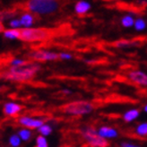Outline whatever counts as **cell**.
I'll return each instance as SVG.
<instances>
[{
  "label": "cell",
  "instance_id": "cell-1",
  "mask_svg": "<svg viewBox=\"0 0 147 147\" xmlns=\"http://www.w3.org/2000/svg\"><path fill=\"white\" fill-rule=\"evenodd\" d=\"M40 70V65L38 62L30 61L23 67H9L3 70L1 78L4 81L13 83H25L32 80Z\"/></svg>",
  "mask_w": 147,
  "mask_h": 147
},
{
  "label": "cell",
  "instance_id": "cell-2",
  "mask_svg": "<svg viewBox=\"0 0 147 147\" xmlns=\"http://www.w3.org/2000/svg\"><path fill=\"white\" fill-rule=\"evenodd\" d=\"M26 12L36 14H51L57 13L60 8L58 0H29L22 7Z\"/></svg>",
  "mask_w": 147,
  "mask_h": 147
},
{
  "label": "cell",
  "instance_id": "cell-3",
  "mask_svg": "<svg viewBox=\"0 0 147 147\" xmlns=\"http://www.w3.org/2000/svg\"><path fill=\"white\" fill-rule=\"evenodd\" d=\"M94 104L90 100H78L67 102L61 107V111L68 116L81 117L91 114L94 110Z\"/></svg>",
  "mask_w": 147,
  "mask_h": 147
},
{
  "label": "cell",
  "instance_id": "cell-4",
  "mask_svg": "<svg viewBox=\"0 0 147 147\" xmlns=\"http://www.w3.org/2000/svg\"><path fill=\"white\" fill-rule=\"evenodd\" d=\"M80 134L84 142L91 147H108L109 143L107 139L101 137L98 130L93 127L86 126L81 128Z\"/></svg>",
  "mask_w": 147,
  "mask_h": 147
},
{
  "label": "cell",
  "instance_id": "cell-5",
  "mask_svg": "<svg viewBox=\"0 0 147 147\" xmlns=\"http://www.w3.org/2000/svg\"><path fill=\"white\" fill-rule=\"evenodd\" d=\"M20 39L25 42H37L48 40L52 32L45 28H24L20 30Z\"/></svg>",
  "mask_w": 147,
  "mask_h": 147
},
{
  "label": "cell",
  "instance_id": "cell-6",
  "mask_svg": "<svg viewBox=\"0 0 147 147\" xmlns=\"http://www.w3.org/2000/svg\"><path fill=\"white\" fill-rule=\"evenodd\" d=\"M27 57L32 61L39 63V62L55 61L59 59V53H56L53 52V51H49L44 49H37L28 53Z\"/></svg>",
  "mask_w": 147,
  "mask_h": 147
},
{
  "label": "cell",
  "instance_id": "cell-7",
  "mask_svg": "<svg viewBox=\"0 0 147 147\" xmlns=\"http://www.w3.org/2000/svg\"><path fill=\"white\" fill-rule=\"evenodd\" d=\"M16 122L22 127H26L31 130H37L46 123L45 120L40 119V117H34L27 115L19 116L16 119Z\"/></svg>",
  "mask_w": 147,
  "mask_h": 147
},
{
  "label": "cell",
  "instance_id": "cell-8",
  "mask_svg": "<svg viewBox=\"0 0 147 147\" xmlns=\"http://www.w3.org/2000/svg\"><path fill=\"white\" fill-rule=\"evenodd\" d=\"M127 77L130 82L133 84L142 86L147 87V74L141 70H131L127 73Z\"/></svg>",
  "mask_w": 147,
  "mask_h": 147
},
{
  "label": "cell",
  "instance_id": "cell-9",
  "mask_svg": "<svg viewBox=\"0 0 147 147\" xmlns=\"http://www.w3.org/2000/svg\"><path fill=\"white\" fill-rule=\"evenodd\" d=\"M23 106L16 101H6L3 105V113L5 117H13L18 116L23 110Z\"/></svg>",
  "mask_w": 147,
  "mask_h": 147
},
{
  "label": "cell",
  "instance_id": "cell-10",
  "mask_svg": "<svg viewBox=\"0 0 147 147\" xmlns=\"http://www.w3.org/2000/svg\"><path fill=\"white\" fill-rule=\"evenodd\" d=\"M98 133L101 137H103L107 140H110V139H115L117 138L119 136V130L116 129L115 127H109V126H101L98 129Z\"/></svg>",
  "mask_w": 147,
  "mask_h": 147
},
{
  "label": "cell",
  "instance_id": "cell-11",
  "mask_svg": "<svg viewBox=\"0 0 147 147\" xmlns=\"http://www.w3.org/2000/svg\"><path fill=\"white\" fill-rule=\"evenodd\" d=\"M139 116H140V110L138 109H130L127 111H125L122 116V119L126 123H132L133 121L136 120Z\"/></svg>",
  "mask_w": 147,
  "mask_h": 147
},
{
  "label": "cell",
  "instance_id": "cell-12",
  "mask_svg": "<svg viewBox=\"0 0 147 147\" xmlns=\"http://www.w3.org/2000/svg\"><path fill=\"white\" fill-rule=\"evenodd\" d=\"M34 16L32 13L26 12L23 13L20 18L22 26H24V28H31V26L34 24Z\"/></svg>",
  "mask_w": 147,
  "mask_h": 147
},
{
  "label": "cell",
  "instance_id": "cell-13",
  "mask_svg": "<svg viewBox=\"0 0 147 147\" xmlns=\"http://www.w3.org/2000/svg\"><path fill=\"white\" fill-rule=\"evenodd\" d=\"M91 8V5L85 1H78L75 5L76 13L78 14H84Z\"/></svg>",
  "mask_w": 147,
  "mask_h": 147
},
{
  "label": "cell",
  "instance_id": "cell-14",
  "mask_svg": "<svg viewBox=\"0 0 147 147\" xmlns=\"http://www.w3.org/2000/svg\"><path fill=\"white\" fill-rule=\"evenodd\" d=\"M17 134L20 136L23 142H28L31 140L32 137V130L26 128V127H22L17 131Z\"/></svg>",
  "mask_w": 147,
  "mask_h": 147
},
{
  "label": "cell",
  "instance_id": "cell-15",
  "mask_svg": "<svg viewBox=\"0 0 147 147\" xmlns=\"http://www.w3.org/2000/svg\"><path fill=\"white\" fill-rule=\"evenodd\" d=\"M21 32L19 29H7L3 32V35L5 38L14 40V39H20Z\"/></svg>",
  "mask_w": 147,
  "mask_h": 147
},
{
  "label": "cell",
  "instance_id": "cell-16",
  "mask_svg": "<svg viewBox=\"0 0 147 147\" xmlns=\"http://www.w3.org/2000/svg\"><path fill=\"white\" fill-rule=\"evenodd\" d=\"M135 135L139 137H146L147 136V122H142L136 127Z\"/></svg>",
  "mask_w": 147,
  "mask_h": 147
},
{
  "label": "cell",
  "instance_id": "cell-17",
  "mask_svg": "<svg viewBox=\"0 0 147 147\" xmlns=\"http://www.w3.org/2000/svg\"><path fill=\"white\" fill-rule=\"evenodd\" d=\"M37 131H38L39 135L47 137V136H50L51 134H52L53 128H52V127H51L49 124L45 123L44 125H42V126L40 128L37 129Z\"/></svg>",
  "mask_w": 147,
  "mask_h": 147
},
{
  "label": "cell",
  "instance_id": "cell-18",
  "mask_svg": "<svg viewBox=\"0 0 147 147\" xmlns=\"http://www.w3.org/2000/svg\"><path fill=\"white\" fill-rule=\"evenodd\" d=\"M29 63H30V60L24 59V58L16 57V58H12V59L9 60V67H23V65H25Z\"/></svg>",
  "mask_w": 147,
  "mask_h": 147
},
{
  "label": "cell",
  "instance_id": "cell-19",
  "mask_svg": "<svg viewBox=\"0 0 147 147\" xmlns=\"http://www.w3.org/2000/svg\"><path fill=\"white\" fill-rule=\"evenodd\" d=\"M22 139L18 136V134H13L8 138V144L11 147H19L22 144Z\"/></svg>",
  "mask_w": 147,
  "mask_h": 147
},
{
  "label": "cell",
  "instance_id": "cell-20",
  "mask_svg": "<svg viewBox=\"0 0 147 147\" xmlns=\"http://www.w3.org/2000/svg\"><path fill=\"white\" fill-rule=\"evenodd\" d=\"M138 42H135L133 40H117L115 42V47L117 48H127V47H131V46H134L136 45Z\"/></svg>",
  "mask_w": 147,
  "mask_h": 147
},
{
  "label": "cell",
  "instance_id": "cell-21",
  "mask_svg": "<svg viewBox=\"0 0 147 147\" xmlns=\"http://www.w3.org/2000/svg\"><path fill=\"white\" fill-rule=\"evenodd\" d=\"M35 147H49L47 137L39 135L35 139Z\"/></svg>",
  "mask_w": 147,
  "mask_h": 147
},
{
  "label": "cell",
  "instance_id": "cell-22",
  "mask_svg": "<svg viewBox=\"0 0 147 147\" xmlns=\"http://www.w3.org/2000/svg\"><path fill=\"white\" fill-rule=\"evenodd\" d=\"M121 24L124 27L126 28H129L131 26H133L135 24V21L133 19V17L130 16H124L121 20Z\"/></svg>",
  "mask_w": 147,
  "mask_h": 147
},
{
  "label": "cell",
  "instance_id": "cell-23",
  "mask_svg": "<svg viewBox=\"0 0 147 147\" xmlns=\"http://www.w3.org/2000/svg\"><path fill=\"white\" fill-rule=\"evenodd\" d=\"M135 27L137 31H142L145 28L146 24H145V22L143 20V19H137L136 22H135Z\"/></svg>",
  "mask_w": 147,
  "mask_h": 147
},
{
  "label": "cell",
  "instance_id": "cell-24",
  "mask_svg": "<svg viewBox=\"0 0 147 147\" xmlns=\"http://www.w3.org/2000/svg\"><path fill=\"white\" fill-rule=\"evenodd\" d=\"M9 26L12 28V29H19L20 27H22V24H21V21L20 19H14V20H12L10 23H9Z\"/></svg>",
  "mask_w": 147,
  "mask_h": 147
},
{
  "label": "cell",
  "instance_id": "cell-25",
  "mask_svg": "<svg viewBox=\"0 0 147 147\" xmlns=\"http://www.w3.org/2000/svg\"><path fill=\"white\" fill-rule=\"evenodd\" d=\"M73 58V56L67 52H60L59 53V59L62 60H70Z\"/></svg>",
  "mask_w": 147,
  "mask_h": 147
},
{
  "label": "cell",
  "instance_id": "cell-26",
  "mask_svg": "<svg viewBox=\"0 0 147 147\" xmlns=\"http://www.w3.org/2000/svg\"><path fill=\"white\" fill-rule=\"evenodd\" d=\"M119 147H142L141 145L136 144L134 143H130V142H120Z\"/></svg>",
  "mask_w": 147,
  "mask_h": 147
},
{
  "label": "cell",
  "instance_id": "cell-27",
  "mask_svg": "<svg viewBox=\"0 0 147 147\" xmlns=\"http://www.w3.org/2000/svg\"><path fill=\"white\" fill-rule=\"evenodd\" d=\"M62 93L65 94V95H71L73 93V92L69 89H63L62 90Z\"/></svg>",
  "mask_w": 147,
  "mask_h": 147
},
{
  "label": "cell",
  "instance_id": "cell-28",
  "mask_svg": "<svg viewBox=\"0 0 147 147\" xmlns=\"http://www.w3.org/2000/svg\"><path fill=\"white\" fill-rule=\"evenodd\" d=\"M143 111L145 112V113H147V103L144 104V106L143 107Z\"/></svg>",
  "mask_w": 147,
  "mask_h": 147
},
{
  "label": "cell",
  "instance_id": "cell-29",
  "mask_svg": "<svg viewBox=\"0 0 147 147\" xmlns=\"http://www.w3.org/2000/svg\"><path fill=\"white\" fill-rule=\"evenodd\" d=\"M84 147H91V146H89V145H88V146H84Z\"/></svg>",
  "mask_w": 147,
  "mask_h": 147
}]
</instances>
